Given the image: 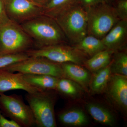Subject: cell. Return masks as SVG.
<instances>
[{"instance_id": "4316f807", "label": "cell", "mask_w": 127, "mask_h": 127, "mask_svg": "<svg viewBox=\"0 0 127 127\" xmlns=\"http://www.w3.org/2000/svg\"><path fill=\"white\" fill-rule=\"evenodd\" d=\"M80 1L82 5L86 8L101 3H108L112 4L113 0H80Z\"/></svg>"}, {"instance_id": "d6986e66", "label": "cell", "mask_w": 127, "mask_h": 127, "mask_svg": "<svg viewBox=\"0 0 127 127\" xmlns=\"http://www.w3.org/2000/svg\"><path fill=\"white\" fill-rule=\"evenodd\" d=\"M110 63L106 67L96 72L91 78L89 87L93 94H100L107 88L111 76Z\"/></svg>"}, {"instance_id": "2e32d148", "label": "cell", "mask_w": 127, "mask_h": 127, "mask_svg": "<svg viewBox=\"0 0 127 127\" xmlns=\"http://www.w3.org/2000/svg\"><path fill=\"white\" fill-rule=\"evenodd\" d=\"M87 111L95 120L107 126H114L116 123L114 116L108 109L100 104L89 103L86 106Z\"/></svg>"}, {"instance_id": "7c38bea8", "label": "cell", "mask_w": 127, "mask_h": 127, "mask_svg": "<svg viewBox=\"0 0 127 127\" xmlns=\"http://www.w3.org/2000/svg\"><path fill=\"white\" fill-rule=\"evenodd\" d=\"M106 49L116 52L125 47L127 41V21L120 20L101 39Z\"/></svg>"}, {"instance_id": "8fae6325", "label": "cell", "mask_w": 127, "mask_h": 127, "mask_svg": "<svg viewBox=\"0 0 127 127\" xmlns=\"http://www.w3.org/2000/svg\"><path fill=\"white\" fill-rule=\"evenodd\" d=\"M109 97L121 111L127 109V78L122 75L113 74L111 76L107 87Z\"/></svg>"}, {"instance_id": "603a6c76", "label": "cell", "mask_w": 127, "mask_h": 127, "mask_svg": "<svg viewBox=\"0 0 127 127\" xmlns=\"http://www.w3.org/2000/svg\"><path fill=\"white\" fill-rule=\"evenodd\" d=\"M29 57L26 52L14 54L0 53V69L23 61Z\"/></svg>"}, {"instance_id": "52a82bcc", "label": "cell", "mask_w": 127, "mask_h": 127, "mask_svg": "<svg viewBox=\"0 0 127 127\" xmlns=\"http://www.w3.org/2000/svg\"><path fill=\"white\" fill-rule=\"evenodd\" d=\"M0 109L5 116L16 122L20 127L35 125L31 108L26 104L21 95H8L0 93Z\"/></svg>"}, {"instance_id": "ffe728a7", "label": "cell", "mask_w": 127, "mask_h": 127, "mask_svg": "<svg viewBox=\"0 0 127 127\" xmlns=\"http://www.w3.org/2000/svg\"><path fill=\"white\" fill-rule=\"evenodd\" d=\"M80 1V0H51L43 7V15L55 18Z\"/></svg>"}, {"instance_id": "484cf974", "label": "cell", "mask_w": 127, "mask_h": 127, "mask_svg": "<svg viewBox=\"0 0 127 127\" xmlns=\"http://www.w3.org/2000/svg\"><path fill=\"white\" fill-rule=\"evenodd\" d=\"M0 127H20V125L13 120H8L3 116L0 110Z\"/></svg>"}, {"instance_id": "ba28073f", "label": "cell", "mask_w": 127, "mask_h": 127, "mask_svg": "<svg viewBox=\"0 0 127 127\" xmlns=\"http://www.w3.org/2000/svg\"><path fill=\"white\" fill-rule=\"evenodd\" d=\"M1 69L22 74L49 75L58 78H66L61 64L40 57H29Z\"/></svg>"}, {"instance_id": "ac0fdd59", "label": "cell", "mask_w": 127, "mask_h": 127, "mask_svg": "<svg viewBox=\"0 0 127 127\" xmlns=\"http://www.w3.org/2000/svg\"><path fill=\"white\" fill-rule=\"evenodd\" d=\"M75 47L88 57H92L101 51L106 49L101 39L87 35L74 45Z\"/></svg>"}, {"instance_id": "8992f818", "label": "cell", "mask_w": 127, "mask_h": 127, "mask_svg": "<svg viewBox=\"0 0 127 127\" xmlns=\"http://www.w3.org/2000/svg\"><path fill=\"white\" fill-rule=\"evenodd\" d=\"M29 57L44 58L60 64L71 63L83 65L88 57L74 46L61 43L37 49H31L26 52Z\"/></svg>"}, {"instance_id": "6da1fadb", "label": "cell", "mask_w": 127, "mask_h": 127, "mask_svg": "<svg viewBox=\"0 0 127 127\" xmlns=\"http://www.w3.org/2000/svg\"><path fill=\"white\" fill-rule=\"evenodd\" d=\"M20 25L33 41L35 49L68 42L55 19L45 15L37 16Z\"/></svg>"}, {"instance_id": "3957f363", "label": "cell", "mask_w": 127, "mask_h": 127, "mask_svg": "<svg viewBox=\"0 0 127 127\" xmlns=\"http://www.w3.org/2000/svg\"><path fill=\"white\" fill-rule=\"evenodd\" d=\"M87 18V34L102 39L120 20L114 6L101 3L86 8Z\"/></svg>"}, {"instance_id": "5b68a950", "label": "cell", "mask_w": 127, "mask_h": 127, "mask_svg": "<svg viewBox=\"0 0 127 127\" xmlns=\"http://www.w3.org/2000/svg\"><path fill=\"white\" fill-rule=\"evenodd\" d=\"M50 91H38L25 95V99L31 108L37 127H56L55 97Z\"/></svg>"}, {"instance_id": "9c48e42d", "label": "cell", "mask_w": 127, "mask_h": 127, "mask_svg": "<svg viewBox=\"0 0 127 127\" xmlns=\"http://www.w3.org/2000/svg\"><path fill=\"white\" fill-rule=\"evenodd\" d=\"M9 19L18 25L43 15V7L30 0H4Z\"/></svg>"}, {"instance_id": "277c9868", "label": "cell", "mask_w": 127, "mask_h": 127, "mask_svg": "<svg viewBox=\"0 0 127 127\" xmlns=\"http://www.w3.org/2000/svg\"><path fill=\"white\" fill-rule=\"evenodd\" d=\"M34 42L20 25L11 20L0 25V53L26 52Z\"/></svg>"}, {"instance_id": "7a4b0ae2", "label": "cell", "mask_w": 127, "mask_h": 127, "mask_svg": "<svg viewBox=\"0 0 127 127\" xmlns=\"http://www.w3.org/2000/svg\"><path fill=\"white\" fill-rule=\"evenodd\" d=\"M54 19L72 45L88 35L86 10L80 1Z\"/></svg>"}, {"instance_id": "83f0119b", "label": "cell", "mask_w": 127, "mask_h": 127, "mask_svg": "<svg viewBox=\"0 0 127 127\" xmlns=\"http://www.w3.org/2000/svg\"><path fill=\"white\" fill-rule=\"evenodd\" d=\"M32 2L43 7L45 6L51 0H30Z\"/></svg>"}, {"instance_id": "d4e9b609", "label": "cell", "mask_w": 127, "mask_h": 127, "mask_svg": "<svg viewBox=\"0 0 127 127\" xmlns=\"http://www.w3.org/2000/svg\"><path fill=\"white\" fill-rule=\"evenodd\" d=\"M11 20L6 14L4 0H0V25L7 23Z\"/></svg>"}, {"instance_id": "cb8c5ba5", "label": "cell", "mask_w": 127, "mask_h": 127, "mask_svg": "<svg viewBox=\"0 0 127 127\" xmlns=\"http://www.w3.org/2000/svg\"><path fill=\"white\" fill-rule=\"evenodd\" d=\"M114 7L120 20L127 21V0H118Z\"/></svg>"}, {"instance_id": "e0dca14e", "label": "cell", "mask_w": 127, "mask_h": 127, "mask_svg": "<svg viewBox=\"0 0 127 127\" xmlns=\"http://www.w3.org/2000/svg\"><path fill=\"white\" fill-rule=\"evenodd\" d=\"M114 52L108 49L103 50L87 59L83 65L91 71L96 72L110 64Z\"/></svg>"}, {"instance_id": "4fadbf2b", "label": "cell", "mask_w": 127, "mask_h": 127, "mask_svg": "<svg viewBox=\"0 0 127 127\" xmlns=\"http://www.w3.org/2000/svg\"><path fill=\"white\" fill-rule=\"evenodd\" d=\"M61 65L66 78L77 83L85 89L89 87L92 78L91 74L81 65L71 63Z\"/></svg>"}, {"instance_id": "44dd1931", "label": "cell", "mask_w": 127, "mask_h": 127, "mask_svg": "<svg viewBox=\"0 0 127 127\" xmlns=\"http://www.w3.org/2000/svg\"><path fill=\"white\" fill-rule=\"evenodd\" d=\"M111 73L127 77V54L123 50L115 52L110 63Z\"/></svg>"}, {"instance_id": "7402d4cb", "label": "cell", "mask_w": 127, "mask_h": 127, "mask_svg": "<svg viewBox=\"0 0 127 127\" xmlns=\"http://www.w3.org/2000/svg\"><path fill=\"white\" fill-rule=\"evenodd\" d=\"M56 91L63 95L75 97L82 93V87L75 82L67 78H59Z\"/></svg>"}, {"instance_id": "9a60e30c", "label": "cell", "mask_w": 127, "mask_h": 127, "mask_svg": "<svg viewBox=\"0 0 127 127\" xmlns=\"http://www.w3.org/2000/svg\"><path fill=\"white\" fill-rule=\"evenodd\" d=\"M25 80L41 91L56 90L59 78L51 75L23 74Z\"/></svg>"}, {"instance_id": "5bb4252c", "label": "cell", "mask_w": 127, "mask_h": 127, "mask_svg": "<svg viewBox=\"0 0 127 127\" xmlns=\"http://www.w3.org/2000/svg\"><path fill=\"white\" fill-rule=\"evenodd\" d=\"M59 122L66 126L81 127L88 123L87 117L81 109L74 108L61 112L58 115Z\"/></svg>"}, {"instance_id": "30bf717a", "label": "cell", "mask_w": 127, "mask_h": 127, "mask_svg": "<svg viewBox=\"0 0 127 127\" xmlns=\"http://www.w3.org/2000/svg\"><path fill=\"white\" fill-rule=\"evenodd\" d=\"M15 90H22L29 93L42 91L29 84L22 73L0 69V93Z\"/></svg>"}]
</instances>
